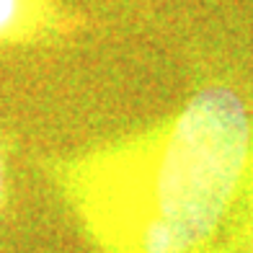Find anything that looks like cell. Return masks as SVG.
Segmentation results:
<instances>
[{"instance_id":"1","label":"cell","mask_w":253,"mask_h":253,"mask_svg":"<svg viewBox=\"0 0 253 253\" xmlns=\"http://www.w3.org/2000/svg\"><path fill=\"white\" fill-rule=\"evenodd\" d=\"M253 122L210 85L163 122L47 160L52 186L98 253H240Z\"/></svg>"},{"instance_id":"2","label":"cell","mask_w":253,"mask_h":253,"mask_svg":"<svg viewBox=\"0 0 253 253\" xmlns=\"http://www.w3.org/2000/svg\"><path fill=\"white\" fill-rule=\"evenodd\" d=\"M78 21L54 0H0V47L60 39Z\"/></svg>"},{"instance_id":"4","label":"cell","mask_w":253,"mask_h":253,"mask_svg":"<svg viewBox=\"0 0 253 253\" xmlns=\"http://www.w3.org/2000/svg\"><path fill=\"white\" fill-rule=\"evenodd\" d=\"M3 199H5V155L0 150V207H3Z\"/></svg>"},{"instance_id":"3","label":"cell","mask_w":253,"mask_h":253,"mask_svg":"<svg viewBox=\"0 0 253 253\" xmlns=\"http://www.w3.org/2000/svg\"><path fill=\"white\" fill-rule=\"evenodd\" d=\"M238 248H240V253H253V153H251V168H248V178H246L243 204H240Z\"/></svg>"}]
</instances>
